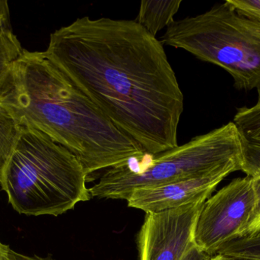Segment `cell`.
<instances>
[{"instance_id": "5bb4252c", "label": "cell", "mask_w": 260, "mask_h": 260, "mask_svg": "<svg viewBox=\"0 0 260 260\" xmlns=\"http://www.w3.org/2000/svg\"><path fill=\"white\" fill-rule=\"evenodd\" d=\"M252 183L256 203L251 216L246 226L245 230L243 232L241 238L260 233V176L252 177Z\"/></svg>"}, {"instance_id": "277c9868", "label": "cell", "mask_w": 260, "mask_h": 260, "mask_svg": "<svg viewBox=\"0 0 260 260\" xmlns=\"http://www.w3.org/2000/svg\"><path fill=\"white\" fill-rule=\"evenodd\" d=\"M160 41L221 67L236 88L256 89L260 98V21L240 13L229 1L173 21Z\"/></svg>"}, {"instance_id": "2e32d148", "label": "cell", "mask_w": 260, "mask_h": 260, "mask_svg": "<svg viewBox=\"0 0 260 260\" xmlns=\"http://www.w3.org/2000/svg\"><path fill=\"white\" fill-rule=\"evenodd\" d=\"M0 27L11 28L8 3L6 1H1V0H0Z\"/></svg>"}, {"instance_id": "9a60e30c", "label": "cell", "mask_w": 260, "mask_h": 260, "mask_svg": "<svg viewBox=\"0 0 260 260\" xmlns=\"http://www.w3.org/2000/svg\"><path fill=\"white\" fill-rule=\"evenodd\" d=\"M242 15L260 21V0H228Z\"/></svg>"}, {"instance_id": "9c48e42d", "label": "cell", "mask_w": 260, "mask_h": 260, "mask_svg": "<svg viewBox=\"0 0 260 260\" xmlns=\"http://www.w3.org/2000/svg\"><path fill=\"white\" fill-rule=\"evenodd\" d=\"M241 150V169L248 177L260 176V100L238 108L233 120Z\"/></svg>"}, {"instance_id": "d6986e66", "label": "cell", "mask_w": 260, "mask_h": 260, "mask_svg": "<svg viewBox=\"0 0 260 260\" xmlns=\"http://www.w3.org/2000/svg\"><path fill=\"white\" fill-rule=\"evenodd\" d=\"M9 250L10 248L8 246L5 245L0 241V260H6Z\"/></svg>"}, {"instance_id": "3957f363", "label": "cell", "mask_w": 260, "mask_h": 260, "mask_svg": "<svg viewBox=\"0 0 260 260\" xmlns=\"http://www.w3.org/2000/svg\"><path fill=\"white\" fill-rule=\"evenodd\" d=\"M87 178L67 148L44 133L21 126L0 186L18 213L56 217L90 200Z\"/></svg>"}, {"instance_id": "4fadbf2b", "label": "cell", "mask_w": 260, "mask_h": 260, "mask_svg": "<svg viewBox=\"0 0 260 260\" xmlns=\"http://www.w3.org/2000/svg\"><path fill=\"white\" fill-rule=\"evenodd\" d=\"M217 254L239 260H260V233L234 240Z\"/></svg>"}, {"instance_id": "6da1fadb", "label": "cell", "mask_w": 260, "mask_h": 260, "mask_svg": "<svg viewBox=\"0 0 260 260\" xmlns=\"http://www.w3.org/2000/svg\"><path fill=\"white\" fill-rule=\"evenodd\" d=\"M45 52L145 154L178 146L183 93L163 44L135 20L77 18Z\"/></svg>"}, {"instance_id": "ba28073f", "label": "cell", "mask_w": 260, "mask_h": 260, "mask_svg": "<svg viewBox=\"0 0 260 260\" xmlns=\"http://www.w3.org/2000/svg\"><path fill=\"white\" fill-rule=\"evenodd\" d=\"M241 169V162H232L210 175L154 187L139 188L129 195L128 206L151 213L176 209L203 198L208 199L226 177Z\"/></svg>"}, {"instance_id": "44dd1931", "label": "cell", "mask_w": 260, "mask_h": 260, "mask_svg": "<svg viewBox=\"0 0 260 260\" xmlns=\"http://www.w3.org/2000/svg\"><path fill=\"white\" fill-rule=\"evenodd\" d=\"M258 100H260V98H259V99H258Z\"/></svg>"}, {"instance_id": "ffe728a7", "label": "cell", "mask_w": 260, "mask_h": 260, "mask_svg": "<svg viewBox=\"0 0 260 260\" xmlns=\"http://www.w3.org/2000/svg\"><path fill=\"white\" fill-rule=\"evenodd\" d=\"M210 260H239L235 258L229 257V256H223V255L217 254L212 256Z\"/></svg>"}, {"instance_id": "7a4b0ae2", "label": "cell", "mask_w": 260, "mask_h": 260, "mask_svg": "<svg viewBox=\"0 0 260 260\" xmlns=\"http://www.w3.org/2000/svg\"><path fill=\"white\" fill-rule=\"evenodd\" d=\"M0 106L20 126L67 148L86 175L146 155L44 52L24 50L0 85Z\"/></svg>"}, {"instance_id": "e0dca14e", "label": "cell", "mask_w": 260, "mask_h": 260, "mask_svg": "<svg viewBox=\"0 0 260 260\" xmlns=\"http://www.w3.org/2000/svg\"><path fill=\"white\" fill-rule=\"evenodd\" d=\"M212 256L200 250L197 246L188 253L184 260H210Z\"/></svg>"}, {"instance_id": "52a82bcc", "label": "cell", "mask_w": 260, "mask_h": 260, "mask_svg": "<svg viewBox=\"0 0 260 260\" xmlns=\"http://www.w3.org/2000/svg\"><path fill=\"white\" fill-rule=\"evenodd\" d=\"M206 200L146 213L138 235L139 260H184L196 246V227Z\"/></svg>"}, {"instance_id": "ac0fdd59", "label": "cell", "mask_w": 260, "mask_h": 260, "mask_svg": "<svg viewBox=\"0 0 260 260\" xmlns=\"http://www.w3.org/2000/svg\"><path fill=\"white\" fill-rule=\"evenodd\" d=\"M6 260H50L47 258L40 257L38 256H27V255L21 254L17 253L13 250H9Z\"/></svg>"}, {"instance_id": "7c38bea8", "label": "cell", "mask_w": 260, "mask_h": 260, "mask_svg": "<svg viewBox=\"0 0 260 260\" xmlns=\"http://www.w3.org/2000/svg\"><path fill=\"white\" fill-rule=\"evenodd\" d=\"M24 50L12 28L0 27V85Z\"/></svg>"}, {"instance_id": "8992f818", "label": "cell", "mask_w": 260, "mask_h": 260, "mask_svg": "<svg viewBox=\"0 0 260 260\" xmlns=\"http://www.w3.org/2000/svg\"><path fill=\"white\" fill-rule=\"evenodd\" d=\"M255 203L251 177L236 179L222 188L205 203L196 227V246L213 256L241 238Z\"/></svg>"}, {"instance_id": "30bf717a", "label": "cell", "mask_w": 260, "mask_h": 260, "mask_svg": "<svg viewBox=\"0 0 260 260\" xmlns=\"http://www.w3.org/2000/svg\"><path fill=\"white\" fill-rule=\"evenodd\" d=\"M182 0H143L135 21L151 35H156L164 27H168L180 9Z\"/></svg>"}, {"instance_id": "5b68a950", "label": "cell", "mask_w": 260, "mask_h": 260, "mask_svg": "<svg viewBox=\"0 0 260 260\" xmlns=\"http://www.w3.org/2000/svg\"><path fill=\"white\" fill-rule=\"evenodd\" d=\"M136 168L129 163L110 168L89 189L91 197L126 200L133 190L154 187L215 174L232 162L240 161L241 150L233 122L188 143L157 155Z\"/></svg>"}, {"instance_id": "8fae6325", "label": "cell", "mask_w": 260, "mask_h": 260, "mask_svg": "<svg viewBox=\"0 0 260 260\" xmlns=\"http://www.w3.org/2000/svg\"><path fill=\"white\" fill-rule=\"evenodd\" d=\"M20 131L21 126L7 111L0 106V185Z\"/></svg>"}]
</instances>
